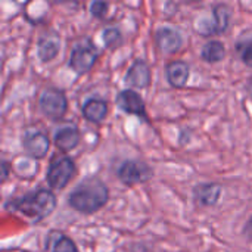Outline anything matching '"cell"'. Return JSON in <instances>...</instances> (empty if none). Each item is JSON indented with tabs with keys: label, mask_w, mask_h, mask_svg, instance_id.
Masks as SVG:
<instances>
[{
	"label": "cell",
	"mask_w": 252,
	"mask_h": 252,
	"mask_svg": "<svg viewBox=\"0 0 252 252\" xmlns=\"http://www.w3.org/2000/svg\"><path fill=\"white\" fill-rule=\"evenodd\" d=\"M109 201V188L97 176L83 179L66 196V205L84 216H93Z\"/></svg>",
	"instance_id": "2"
},
{
	"label": "cell",
	"mask_w": 252,
	"mask_h": 252,
	"mask_svg": "<svg viewBox=\"0 0 252 252\" xmlns=\"http://www.w3.org/2000/svg\"><path fill=\"white\" fill-rule=\"evenodd\" d=\"M40 112L50 121H61L68 112V97L59 87H46L38 97Z\"/></svg>",
	"instance_id": "6"
},
{
	"label": "cell",
	"mask_w": 252,
	"mask_h": 252,
	"mask_svg": "<svg viewBox=\"0 0 252 252\" xmlns=\"http://www.w3.org/2000/svg\"><path fill=\"white\" fill-rule=\"evenodd\" d=\"M81 142V133L77 126L68 124L59 127L53 134V145L61 152H71L74 151Z\"/></svg>",
	"instance_id": "14"
},
{
	"label": "cell",
	"mask_w": 252,
	"mask_h": 252,
	"mask_svg": "<svg viewBox=\"0 0 252 252\" xmlns=\"http://www.w3.org/2000/svg\"><path fill=\"white\" fill-rule=\"evenodd\" d=\"M61 50V40L58 35L41 37L37 41V58L41 63H49L55 61Z\"/></svg>",
	"instance_id": "17"
},
{
	"label": "cell",
	"mask_w": 252,
	"mask_h": 252,
	"mask_svg": "<svg viewBox=\"0 0 252 252\" xmlns=\"http://www.w3.org/2000/svg\"><path fill=\"white\" fill-rule=\"evenodd\" d=\"M44 252H80L77 244L63 232L50 230L44 239Z\"/></svg>",
	"instance_id": "16"
},
{
	"label": "cell",
	"mask_w": 252,
	"mask_h": 252,
	"mask_svg": "<svg viewBox=\"0 0 252 252\" xmlns=\"http://www.w3.org/2000/svg\"><path fill=\"white\" fill-rule=\"evenodd\" d=\"M12 170V164L6 159L1 161V182H6L7 177H9V173Z\"/></svg>",
	"instance_id": "22"
},
{
	"label": "cell",
	"mask_w": 252,
	"mask_h": 252,
	"mask_svg": "<svg viewBox=\"0 0 252 252\" xmlns=\"http://www.w3.org/2000/svg\"><path fill=\"white\" fill-rule=\"evenodd\" d=\"M154 174H155V171L148 162H145L142 159H136V158L124 159L115 168L117 179L127 188L145 185L149 180H152Z\"/></svg>",
	"instance_id": "3"
},
{
	"label": "cell",
	"mask_w": 252,
	"mask_h": 252,
	"mask_svg": "<svg viewBox=\"0 0 252 252\" xmlns=\"http://www.w3.org/2000/svg\"><path fill=\"white\" fill-rule=\"evenodd\" d=\"M235 52L238 53L242 63L248 68H252V34L242 35L235 43Z\"/></svg>",
	"instance_id": "20"
},
{
	"label": "cell",
	"mask_w": 252,
	"mask_h": 252,
	"mask_svg": "<svg viewBox=\"0 0 252 252\" xmlns=\"http://www.w3.org/2000/svg\"><path fill=\"white\" fill-rule=\"evenodd\" d=\"M124 83L128 89H148L152 83V71L149 63L142 58L134 59L124 74Z\"/></svg>",
	"instance_id": "11"
},
{
	"label": "cell",
	"mask_w": 252,
	"mask_h": 252,
	"mask_svg": "<svg viewBox=\"0 0 252 252\" xmlns=\"http://www.w3.org/2000/svg\"><path fill=\"white\" fill-rule=\"evenodd\" d=\"M232 21V9L226 3H217L213 6L211 16L208 19H201V25L196 27V31L204 37L219 35L229 30Z\"/></svg>",
	"instance_id": "7"
},
{
	"label": "cell",
	"mask_w": 252,
	"mask_h": 252,
	"mask_svg": "<svg viewBox=\"0 0 252 252\" xmlns=\"http://www.w3.org/2000/svg\"><path fill=\"white\" fill-rule=\"evenodd\" d=\"M109 10V3L106 1H92L89 6V12L96 19H105Z\"/></svg>",
	"instance_id": "21"
},
{
	"label": "cell",
	"mask_w": 252,
	"mask_h": 252,
	"mask_svg": "<svg viewBox=\"0 0 252 252\" xmlns=\"http://www.w3.org/2000/svg\"><path fill=\"white\" fill-rule=\"evenodd\" d=\"M56 207L58 198L55 192L47 188H37L22 195L9 198L3 208L9 213H18L31 220L32 224H37L50 217Z\"/></svg>",
	"instance_id": "1"
},
{
	"label": "cell",
	"mask_w": 252,
	"mask_h": 252,
	"mask_svg": "<svg viewBox=\"0 0 252 252\" xmlns=\"http://www.w3.org/2000/svg\"><path fill=\"white\" fill-rule=\"evenodd\" d=\"M75 173H77L75 161L68 155H61V157L58 155L52 158L47 167L46 182L52 190H62L69 185Z\"/></svg>",
	"instance_id": "4"
},
{
	"label": "cell",
	"mask_w": 252,
	"mask_h": 252,
	"mask_svg": "<svg viewBox=\"0 0 252 252\" xmlns=\"http://www.w3.org/2000/svg\"><path fill=\"white\" fill-rule=\"evenodd\" d=\"M117 106L127 115H136L145 123H149V115L146 111V103L140 93L134 89H124L115 96Z\"/></svg>",
	"instance_id": "9"
},
{
	"label": "cell",
	"mask_w": 252,
	"mask_h": 252,
	"mask_svg": "<svg viewBox=\"0 0 252 252\" xmlns=\"http://www.w3.org/2000/svg\"><path fill=\"white\" fill-rule=\"evenodd\" d=\"M99 59V50L93 41L86 37L81 41H78L68 58V66L77 74V75H84L93 69Z\"/></svg>",
	"instance_id": "5"
},
{
	"label": "cell",
	"mask_w": 252,
	"mask_h": 252,
	"mask_svg": "<svg viewBox=\"0 0 252 252\" xmlns=\"http://www.w3.org/2000/svg\"><path fill=\"white\" fill-rule=\"evenodd\" d=\"M108 112H109L108 100L102 97H89L81 106L83 118L92 124L103 123L108 117Z\"/></svg>",
	"instance_id": "15"
},
{
	"label": "cell",
	"mask_w": 252,
	"mask_h": 252,
	"mask_svg": "<svg viewBox=\"0 0 252 252\" xmlns=\"http://www.w3.org/2000/svg\"><path fill=\"white\" fill-rule=\"evenodd\" d=\"M21 146L30 159L38 161L47 157L49 149H50V137L43 130L28 128L22 133Z\"/></svg>",
	"instance_id": "8"
},
{
	"label": "cell",
	"mask_w": 252,
	"mask_h": 252,
	"mask_svg": "<svg viewBox=\"0 0 252 252\" xmlns=\"http://www.w3.org/2000/svg\"><path fill=\"white\" fill-rule=\"evenodd\" d=\"M244 236L247 239H252V216L248 219V221L244 227Z\"/></svg>",
	"instance_id": "23"
},
{
	"label": "cell",
	"mask_w": 252,
	"mask_h": 252,
	"mask_svg": "<svg viewBox=\"0 0 252 252\" xmlns=\"http://www.w3.org/2000/svg\"><path fill=\"white\" fill-rule=\"evenodd\" d=\"M221 193H223V186L217 182L198 183L192 190L195 202L202 208L216 207L221 198Z\"/></svg>",
	"instance_id": "12"
},
{
	"label": "cell",
	"mask_w": 252,
	"mask_h": 252,
	"mask_svg": "<svg viewBox=\"0 0 252 252\" xmlns=\"http://www.w3.org/2000/svg\"><path fill=\"white\" fill-rule=\"evenodd\" d=\"M155 43L158 49L164 55H174L177 53L183 44H185V37L180 32V30L170 27V25H162L155 31Z\"/></svg>",
	"instance_id": "10"
},
{
	"label": "cell",
	"mask_w": 252,
	"mask_h": 252,
	"mask_svg": "<svg viewBox=\"0 0 252 252\" xmlns=\"http://www.w3.org/2000/svg\"><path fill=\"white\" fill-rule=\"evenodd\" d=\"M165 78L174 89H185L190 78V65L186 61L174 59L165 63Z\"/></svg>",
	"instance_id": "13"
},
{
	"label": "cell",
	"mask_w": 252,
	"mask_h": 252,
	"mask_svg": "<svg viewBox=\"0 0 252 252\" xmlns=\"http://www.w3.org/2000/svg\"><path fill=\"white\" fill-rule=\"evenodd\" d=\"M102 41L106 49L115 50L124 44V35L120 28L117 27H106L102 30Z\"/></svg>",
	"instance_id": "19"
},
{
	"label": "cell",
	"mask_w": 252,
	"mask_h": 252,
	"mask_svg": "<svg viewBox=\"0 0 252 252\" xmlns=\"http://www.w3.org/2000/svg\"><path fill=\"white\" fill-rule=\"evenodd\" d=\"M226 56V46L220 40H210L201 49V59L207 63H219Z\"/></svg>",
	"instance_id": "18"
},
{
	"label": "cell",
	"mask_w": 252,
	"mask_h": 252,
	"mask_svg": "<svg viewBox=\"0 0 252 252\" xmlns=\"http://www.w3.org/2000/svg\"><path fill=\"white\" fill-rule=\"evenodd\" d=\"M247 89H248V92L252 94V75L247 80Z\"/></svg>",
	"instance_id": "24"
}]
</instances>
